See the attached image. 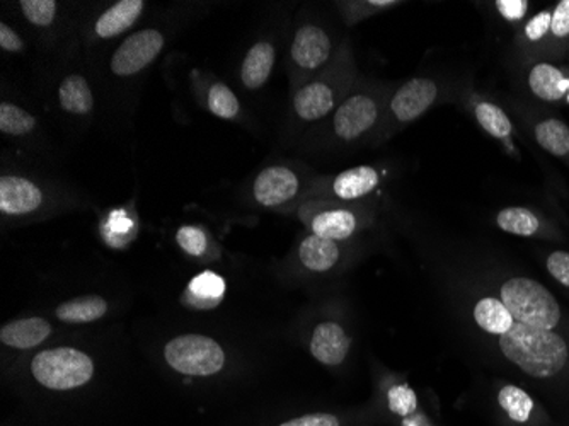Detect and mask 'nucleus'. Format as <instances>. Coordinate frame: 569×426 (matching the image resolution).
Listing matches in <instances>:
<instances>
[{"label": "nucleus", "mask_w": 569, "mask_h": 426, "mask_svg": "<svg viewBox=\"0 0 569 426\" xmlns=\"http://www.w3.org/2000/svg\"><path fill=\"white\" fill-rule=\"evenodd\" d=\"M438 99V85L428 77H412L401 88L392 92L387 102L382 123L377 128L372 142L382 143L391 139L396 131L408 127L423 117Z\"/></svg>", "instance_id": "0eeeda50"}, {"label": "nucleus", "mask_w": 569, "mask_h": 426, "mask_svg": "<svg viewBox=\"0 0 569 426\" xmlns=\"http://www.w3.org/2000/svg\"><path fill=\"white\" fill-rule=\"evenodd\" d=\"M179 248L191 256H201L207 249V234L200 227L184 226L176 234Z\"/></svg>", "instance_id": "473e14b6"}, {"label": "nucleus", "mask_w": 569, "mask_h": 426, "mask_svg": "<svg viewBox=\"0 0 569 426\" xmlns=\"http://www.w3.org/2000/svg\"><path fill=\"white\" fill-rule=\"evenodd\" d=\"M497 226L503 232L519 237H539L548 232V224L527 207H508L498 211Z\"/></svg>", "instance_id": "aec40b11"}, {"label": "nucleus", "mask_w": 569, "mask_h": 426, "mask_svg": "<svg viewBox=\"0 0 569 426\" xmlns=\"http://www.w3.org/2000/svg\"><path fill=\"white\" fill-rule=\"evenodd\" d=\"M527 85L540 101L559 102L568 96L569 82L565 72L549 62L532 66L527 76Z\"/></svg>", "instance_id": "dca6fc26"}, {"label": "nucleus", "mask_w": 569, "mask_h": 426, "mask_svg": "<svg viewBox=\"0 0 569 426\" xmlns=\"http://www.w3.org/2000/svg\"><path fill=\"white\" fill-rule=\"evenodd\" d=\"M475 117L482 130L493 139L508 140L513 133L510 117L495 102L479 101L475 106Z\"/></svg>", "instance_id": "a878e982"}, {"label": "nucleus", "mask_w": 569, "mask_h": 426, "mask_svg": "<svg viewBox=\"0 0 569 426\" xmlns=\"http://www.w3.org/2000/svg\"><path fill=\"white\" fill-rule=\"evenodd\" d=\"M498 405L517 425H527L536 412L533 397L522 387L511 386V384L501 387L498 393Z\"/></svg>", "instance_id": "393cba45"}, {"label": "nucleus", "mask_w": 569, "mask_h": 426, "mask_svg": "<svg viewBox=\"0 0 569 426\" xmlns=\"http://www.w3.org/2000/svg\"><path fill=\"white\" fill-rule=\"evenodd\" d=\"M546 268L548 274L562 285L569 288V252L568 251H552L546 259Z\"/></svg>", "instance_id": "72a5a7b5"}, {"label": "nucleus", "mask_w": 569, "mask_h": 426, "mask_svg": "<svg viewBox=\"0 0 569 426\" xmlns=\"http://www.w3.org/2000/svg\"><path fill=\"white\" fill-rule=\"evenodd\" d=\"M475 321L482 331L489 335L501 336L510 331L513 317L503 303L497 297H485L475 306Z\"/></svg>", "instance_id": "5701e85b"}, {"label": "nucleus", "mask_w": 569, "mask_h": 426, "mask_svg": "<svg viewBox=\"0 0 569 426\" xmlns=\"http://www.w3.org/2000/svg\"><path fill=\"white\" fill-rule=\"evenodd\" d=\"M41 204L43 194L30 179L14 175L0 178V211L4 216H26L38 210Z\"/></svg>", "instance_id": "ddd939ff"}, {"label": "nucleus", "mask_w": 569, "mask_h": 426, "mask_svg": "<svg viewBox=\"0 0 569 426\" xmlns=\"http://www.w3.org/2000/svg\"><path fill=\"white\" fill-rule=\"evenodd\" d=\"M21 12L31 24L47 28L57 16V2L53 0H22Z\"/></svg>", "instance_id": "7c9ffc66"}, {"label": "nucleus", "mask_w": 569, "mask_h": 426, "mask_svg": "<svg viewBox=\"0 0 569 426\" xmlns=\"http://www.w3.org/2000/svg\"><path fill=\"white\" fill-rule=\"evenodd\" d=\"M387 399H389V409L395 415L408 416L411 413L417 412L418 397L417 393L408 386H395L387 393Z\"/></svg>", "instance_id": "2f4dec72"}, {"label": "nucleus", "mask_w": 569, "mask_h": 426, "mask_svg": "<svg viewBox=\"0 0 569 426\" xmlns=\"http://www.w3.org/2000/svg\"><path fill=\"white\" fill-rule=\"evenodd\" d=\"M391 91L383 85L358 79L331 117V133L338 142L355 143L376 136Z\"/></svg>", "instance_id": "7ed1b4c3"}, {"label": "nucleus", "mask_w": 569, "mask_h": 426, "mask_svg": "<svg viewBox=\"0 0 569 426\" xmlns=\"http://www.w3.org/2000/svg\"><path fill=\"white\" fill-rule=\"evenodd\" d=\"M351 339L338 323L326 321L316 326L310 338V354L319 364L336 367L343 364L350 351Z\"/></svg>", "instance_id": "4468645a"}, {"label": "nucleus", "mask_w": 569, "mask_h": 426, "mask_svg": "<svg viewBox=\"0 0 569 426\" xmlns=\"http://www.w3.org/2000/svg\"><path fill=\"white\" fill-rule=\"evenodd\" d=\"M162 48H164V34L161 31H139V33L128 37L114 51L111 70L118 77L136 76L158 59Z\"/></svg>", "instance_id": "f8f14e48"}, {"label": "nucleus", "mask_w": 569, "mask_h": 426, "mask_svg": "<svg viewBox=\"0 0 569 426\" xmlns=\"http://www.w3.org/2000/svg\"><path fill=\"white\" fill-rule=\"evenodd\" d=\"M0 48L11 53L24 50V41L21 40L18 33L12 28H9L6 22L0 24Z\"/></svg>", "instance_id": "58836bf2"}, {"label": "nucleus", "mask_w": 569, "mask_h": 426, "mask_svg": "<svg viewBox=\"0 0 569 426\" xmlns=\"http://www.w3.org/2000/svg\"><path fill=\"white\" fill-rule=\"evenodd\" d=\"M501 354L530 379L551 380L569 367V343L561 333L513 323L498 336Z\"/></svg>", "instance_id": "f257e3e1"}, {"label": "nucleus", "mask_w": 569, "mask_h": 426, "mask_svg": "<svg viewBox=\"0 0 569 426\" xmlns=\"http://www.w3.org/2000/svg\"><path fill=\"white\" fill-rule=\"evenodd\" d=\"M31 371L41 386L53 390H70L84 386L94 376V361L77 348H53L38 354Z\"/></svg>", "instance_id": "6e6552de"}, {"label": "nucleus", "mask_w": 569, "mask_h": 426, "mask_svg": "<svg viewBox=\"0 0 569 426\" xmlns=\"http://www.w3.org/2000/svg\"><path fill=\"white\" fill-rule=\"evenodd\" d=\"M223 291H226V281L213 271H203V274L198 275L188 287V294L198 304H209V307L222 299Z\"/></svg>", "instance_id": "cd10ccee"}, {"label": "nucleus", "mask_w": 569, "mask_h": 426, "mask_svg": "<svg viewBox=\"0 0 569 426\" xmlns=\"http://www.w3.org/2000/svg\"><path fill=\"white\" fill-rule=\"evenodd\" d=\"M495 6H497L498 12L510 22L520 21L529 11L527 0H498Z\"/></svg>", "instance_id": "e433bc0d"}, {"label": "nucleus", "mask_w": 569, "mask_h": 426, "mask_svg": "<svg viewBox=\"0 0 569 426\" xmlns=\"http://www.w3.org/2000/svg\"><path fill=\"white\" fill-rule=\"evenodd\" d=\"M335 38L326 28L316 22L299 26L293 33L289 51L290 81L293 92L309 79L318 76L338 56Z\"/></svg>", "instance_id": "423d86ee"}, {"label": "nucleus", "mask_w": 569, "mask_h": 426, "mask_svg": "<svg viewBox=\"0 0 569 426\" xmlns=\"http://www.w3.org/2000/svg\"><path fill=\"white\" fill-rule=\"evenodd\" d=\"M296 210L310 234L338 242L370 226L373 217L372 207L366 201H306Z\"/></svg>", "instance_id": "39448f33"}, {"label": "nucleus", "mask_w": 569, "mask_h": 426, "mask_svg": "<svg viewBox=\"0 0 569 426\" xmlns=\"http://www.w3.org/2000/svg\"><path fill=\"white\" fill-rule=\"evenodd\" d=\"M358 72L350 44L343 43L331 63L293 92V117L300 123H318L332 117L357 85Z\"/></svg>", "instance_id": "f03ea898"}, {"label": "nucleus", "mask_w": 569, "mask_h": 426, "mask_svg": "<svg viewBox=\"0 0 569 426\" xmlns=\"http://www.w3.org/2000/svg\"><path fill=\"white\" fill-rule=\"evenodd\" d=\"M59 101L62 110L72 115H89L94 108L91 88L79 73H72L63 79L59 88Z\"/></svg>", "instance_id": "412c9836"}, {"label": "nucleus", "mask_w": 569, "mask_h": 426, "mask_svg": "<svg viewBox=\"0 0 569 426\" xmlns=\"http://www.w3.org/2000/svg\"><path fill=\"white\" fill-rule=\"evenodd\" d=\"M341 258V246L338 241L325 239V237L309 236L300 242L299 259L307 270L316 274H326L332 270Z\"/></svg>", "instance_id": "a211bd4d"}, {"label": "nucleus", "mask_w": 569, "mask_h": 426, "mask_svg": "<svg viewBox=\"0 0 569 426\" xmlns=\"http://www.w3.org/2000/svg\"><path fill=\"white\" fill-rule=\"evenodd\" d=\"M280 426H340V419L329 413H315V415H303L281 423Z\"/></svg>", "instance_id": "4c0bfd02"}, {"label": "nucleus", "mask_w": 569, "mask_h": 426, "mask_svg": "<svg viewBox=\"0 0 569 426\" xmlns=\"http://www.w3.org/2000/svg\"><path fill=\"white\" fill-rule=\"evenodd\" d=\"M309 182L303 181L302 175L290 166H270L256 176L252 198L260 207L270 210H296Z\"/></svg>", "instance_id": "9b49d317"}, {"label": "nucleus", "mask_w": 569, "mask_h": 426, "mask_svg": "<svg viewBox=\"0 0 569 426\" xmlns=\"http://www.w3.org/2000/svg\"><path fill=\"white\" fill-rule=\"evenodd\" d=\"M533 137L546 152L565 159L569 156V125L559 118H546L533 127Z\"/></svg>", "instance_id": "b1692460"}, {"label": "nucleus", "mask_w": 569, "mask_h": 426, "mask_svg": "<svg viewBox=\"0 0 569 426\" xmlns=\"http://www.w3.org/2000/svg\"><path fill=\"white\" fill-rule=\"evenodd\" d=\"M551 34L555 40H569V0H561L552 11Z\"/></svg>", "instance_id": "c9c22d12"}, {"label": "nucleus", "mask_w": 569, "mask_h": 426, "mask_svg": "<svg viewBox=\"0 0 569 426\" xmlns=\"http://www.w3.org/2000/svg\"><path fill=\"white\" fill-rule=\"evenodd\" d=\"M552 11H542L530 19L526 26V38L530 43H539L551 33Z\"/></svg>", "instance_id": "f704fd0d"}, {"label": "nucleus", "mask_w": 569, "mask_h": 426, "mask_svg": "<svg viewBox=\"0 0 569 426\" xmlns=\"http://www.w3.org/2000/svg\"><path fill=\"white\" fill-rule=\"evenodd\" d=\"M399 4L401 2H395V0H367V2H340L338 9L343 14L345 22L348 26H353Z\"/></svg>", "instance_id": "c756f323"}, {"label": "nucleus", "mask_w": 569, "mask_h": 426, "mask_svg": "<svg viewBox=\"0 0 569 426\" xmlns=\"http://www.w3.org/2000/svg\"><path fill=\"white\" fill-rule=\"evenodd\" d=\"M108 313V303L99 296L77 297L60 304L56 314L60 321L69 325H86L101 319Z\"/></svg>", "instance_id": "4be33fe9"}, {"label": "nucleus", "mask_w": 569, "mask_h": 426, "mask_svg": "<svg viewBox=\"0 0 569 426\" xmlns=\"http://www.w3.org/2000/svg\"><path fill=\"white\" fill-rule=\"evenodd\" d=\"M164 358L176 371L184 376H213L226 365L222 346L216 339L201 335H183L171 339L166 345Z\"/></svg>", "instance_id": "9d476101"}, {"label": "nucleus", "mask_w": 569, "mask_h": 426, "mask_svg": "<svg viewBox=\"0 0 569 426\" xmlns=\"http://www.w3.org/2000/svg\"><path fill=\"white\" fill-rule=\"evenodd\" d=\"M207 106H209L210 113L223 118V120H236L241 113L239 99L222 82L210 86Z\"/></svg>", "instance_id": "c85d7f7f"}, {"label": "nucleus", "mask_w": 569, "mask_h": 426, "mask_svg": "<svg viewBox=\"0 0 569 426\" xmlns=\"http://www.w3.org/2000/svg\"><path fill=\"white\" fill-rule=\"evenodd\" d=\"M274 60H277V51L271 41H258L252 44L242 60V85L251 91L263 88L273 72Z\"/></svg>", "instance_id": "2eb2a0df"}, {"label": "nucleus", "mask_w": 569, "mask_h": 426, "mask_svg": "<svg viewBox=\"0 0 569 426\" xmlns=\"http://www.w3.org/2000/svg\"><path fill=\"white\" fill-rule=\"evenodd\" d=\"M51 335V326L43 317H30L9 323L0 329V341L18 350H30Z\"/></svg>", "instance_id": "6ab92c4d"}, {"label": "nucleus", "mask_w": 569, "mask_h": 426, "mask_svg": "<svg viewBox=\"0 0 569 426\" xmlns=\"http://www.w3.org/2000/svg\"><path fill=\"white\" fill-rule=\"evenodd\" d=\"M146 9V2L142 0H121L111 6L107 12H102L101 18L96 21L94 34L102 40L118 37L130 30Z\"/></svg>", "instance_id": "f3484780"}, {"label": "nucleus", "mask_w": 569, "mask_h": 426, "mask_svg": "<svg viewBox=\"0 0 569 426\" xmlns=\"http://www.w3.org/2000/svg\"><path fill=\"white\" fill-rule=\"evenodd\" d=\"M380 186L379 169L373 166H357L335 176L310 179L309 186L300 198V205L306 201H343L357 204L369 198Z\"/></svg>", "instance_id": "1a4fd4ad"}, {"label": "nucleus", "mask_w": 569, "mask_h": 426, "mask_svg": "<svg viewBox=\"0 0 569 426\" xmlns=\"http://www.w3.org/2000/svg\"><path fill=\"white\" fill-rule=\"evenodd\" d=\"M500 300L510 310L513 321L548 331H558L561 326V306L552 291L533 278H508L501 285Z\"/></svg>", "instance_id": "20e7f679"}, {"label": "nucleus", "mask_w": 569, "mask_h": 426, "mask_svg": "<svg viewBox=\"0 0 569 426\" xmlns=\"http://www.w3.org/2000/svg\"><path fill=\"white\" fill-rule=\"evenodd\" d=\"M37 127V118L19 106L2 101L0 105V131L6 136L21 137Z\"/></svg>", "instance_id": "bb28decb"}]
</instances>
